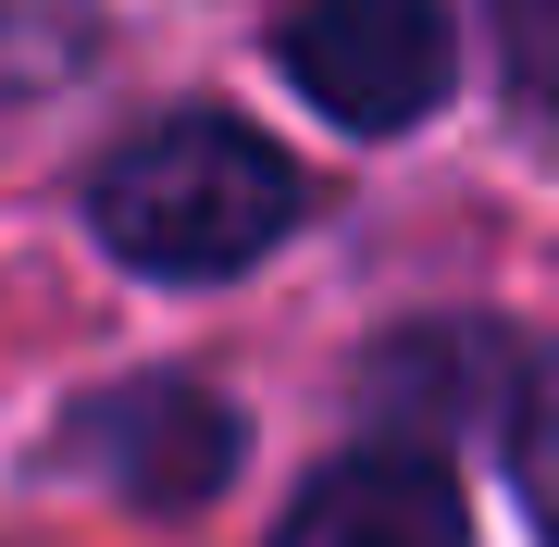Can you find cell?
I'll list each match as a JSON object with an SVG mask.
<instances>
[{
    "label": "cell",
    "mask_w": 559,
    "mask_h": 547,
    "mask_svg": "<svg viewBox=\"0 0 559 547\" xmlns=\"http://www.w3.org/2000/svg\"><path fill=\"white\" fill-rule=\"evenodd\" d=\"M274 547H473L460 523V473L436 448H348L336 473H311Z\"/></svg>",
    "instance_id": "4"
},
{
    "label": "cell",
    "mask_w": 559,
    "mask_h": 547,
    "mask_svg": "<svg viewBox=\"0 0 559 547\" xmlns=\"http://www.w3.org/2000/svg\"><path fill=\"white\" fill-rule=\"evenodd\" d=\"M286 75L323 124L399 138L448 100V0H286Z\"/></svg>",
    "instance_id": "2"
},
{
    "label": "cell",
    "mask_w": 559,
    "mask_h": 547,
    "mask_svg": "<svg viewBox=\"0 0 559 547\" xmlns=\"http://www.w3.org/2000/svg\"><path fill=\"white\" fill-rule=\"evenodd\" d=\"M498 25V62H510V100L559 124V0H485Z\"/></svg>",
    "instance_id": "6"
},
{
    "label": "cell",
    "mask_w": 559,
    "mask_h": 547,
    "mask_svg": "<svg viewBox=\"0 0 559 547\" xmlns=\"http://www.w3.org/2000/svg\"><path fill=\"white\" fill-rule=\"evenodd\" d=\"M100 38V0H0V100H38L62 87Z\"/></svg>",
    "instance_id": "5"
},
{
    "label": "cell",
    "mask_w": 559,
    "mask_h": 547,
    "mask_svg": "<svg viewBox=\"0 0 559 547\" xmlns=\"http://www.w3.org/2000/svg\"><path fill=\"white\" fill-rule=\"evenodd\" d=\"M62 461L100 473V486L138 498V510H200L224 473H237V411L200 399V385H175V373L100 385V399L62 424Z\"/></svg>",
    "instance_id": "3"
},
{
    "label": "cell",
    "mask_w": 559,
    "mask_h": 547,
    "mask_svg": "<svg viewBox=\"0 0 559 547\" xmlns=\"http://www.w3.org/2000/svg\"><path fill=\"white\" fill-rule=\"evenodd\" d=\"M510 461H522V510H535L547 547H559V361L535 373V399H522V448Z\"/></svg>",
    "instance_id": "7"
},
{
    "label": "cell",
    "mask_w": 559,
    "mask_h": 547,
    "mask_svg": "<svg viewBox=\"0 0 559 547\" xmlns=\"http://www.w3.org/2000/svg\"><path fill=\"white\" fill-rule=\"evenodd\" d=\"M87 212H100L112 262H138L162 286H212V274H249L261 249L299 224V163H286L261 124L187 100V112L138 124V138L100 163Z\"/></svg>",
    "instance_id": "1"
}]
</instances>
